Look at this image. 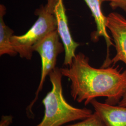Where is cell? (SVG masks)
<instances>
[{
	"label": "cell",
	"mask_w": 126,
	"mask_h": 126,
	"mask_svg": "<svg viewBox=\"0 0 126 126\" xmlns=\"http://www.w3.org/2000/svg\"><path fill=\"white\" fill-rule=\"evenodd\" d=\"M63 76L71 82V95L74 100L87 105L98 97H106V103L118 104L126 93V70L119 66L97 69L91 66L89 58L76 54L71 66L60 69Z\"/></svg>",
	"instance_id": "6da1fadb"
},
{
	"label": "cell",
	"mask_w": 126,
	"mask_h": 126,
	"mask_svg": "<svg viewBox=\"0 0 126 126\" xmlns=\"http://www.w3.org/2000/svg\"><path fill=\"white\" fill-rule=\"evenodd\" d=\"M49 76L52 89L42 100L44 116L36 126H63L68 122L83 120L92 115L91 109L75 108L68 103L63 94V76L60 68L56 67Z\"/></svg>",
	"instance_id": "7a4b0ae2"
},
{
	"label": "cell",
	"mask_w": 126,
	"mask_h": 126,
	"mask_svg": "<svg viewBox=\"0 0 126 126\" xmlns=\"http://www.w3.org/2000/svg\"><path fill=\"white\" fill-rule=\"evenodd\" d=\"M57 1L47 0L44 6L36 10L35 14L38 16L36 22L25 34L13 35L11 42L15 50L20 57L30 60L37 46L50 33L57 30L54 14Z\"/></svg>",
	"instance_id": "3957f363"
},
{
	"label": "cell",
	"mask_w": 126,
	"mask_h": 126,
	"mask_svg": "<svg viewBox=\"0 0 126 126\" xmlns=\"http://www.w3.org/2000/svg\"><path fill=\"white\" fill-rule=\"evenodd\" d=\"M60 39L57 30L50 33L42 41L35 49V51L39 54L41 59V75L40 81L35 93V98L26 108V113L29 118H32L34 116L32 108L42 90L46 77L56 67L57 57L59 54L64 50L63 44L60 42Z\"/></svg>",
	"instance_id": "277c9868"
},
{
	"label": "cell",
	"mask_w": 126,
	"mask_h": 126,
	"mask_svg": "<svg viewBox=\"0 0 126 126\" xmlns=\"http://www.w3.org/2000/svg\"><path fill=\"white\" fill-rule=\"evenodd\" d=\"M54 14L57 22V31L64 48L63 65L70 66L76 56L75 51L79 44L74 41L71 34L63 0H59L55 5Z\"/></svg>",
	"instance_id": "5b68a950"
},
{
	"label": "cell",
	"mask_w": 126,
	"mask_h": 126,
	"mask_svg": "<svg viewBox=\"0 0 126 126\" xmlns=\"http://www.w3.org/2000/svg\"><path fill=\"white\" fill-rule=\"evenodd\" d=\"M106 21V27L111 33L116 50V54L110 60L109 66L119 61L126 65V19L120 14L113 12L107 16Z\"/></svg>",
	"instance_id": "8992f818"
},
{
	"label": "cell",
	"mask_w": 126,
	"mask_h": 126,
	"mask_svg": "<svg viewBox=\"0 0 126 126\" xmlns=\"http://www.w3.org/2000/svg\"><path fill=\"white\" fill-rule=\"evenodd\" d=\"M90 104L105 126H126V107L103 103L96 99Z\"/></svg>",
	"instance_id": "52a82bcc"
},
{
	"label": "cell",
	"mask_w": 126,
	"mask_h": 126,
	"mask_svg": "<svg viewBox=\"0 0 126 126\" xmlns=\"http://www.w3.org/2000/svg\"><path fill=\"white\" fill-rule=\"evenodd\" d=\"M84 0L91 10L92 16L94 19L96 25V31L93 33L92 39L96 41L99 37L102 36L106 42L108 48V54L107 59L104 63L102 67H108L111 60L109 58V48L111 46H114V45L113 44L111 38L109 36L107 31V16H105L104 15L101 9V5L102 2L101 0Z\"/></svg>",
	"instance_id": "ba28073f"
},
{
	"label": "cell",
	"mask_w": 126,
	"mask_h": 126,
	"mask_svg": "<svg viewBox=\"0 0 126 126\" xmlns=\"http://www.w3.org/2000/svg\"><path fill=\"white\" fill-rule=\"evenodd\" d=\"M6 12V9L3 5H0V56L7 54L14 56L17 54L12 46L11 38L14 31L6 25L3 20V16Z\"/></svg>",
	"instance_id": "9c48e42d"
},
{
	"label": "cell",
	"mask_w": 126,
	"mask_h": 126,
	"mask_svg": "<svg viewBox=\"0 0 126 126\" xmlns=\"http://www.w3.org/2000/svg\"><path fill=\"white\" fill-rule=\"evenodd\" d=\"M65 126H105V125L98 114L94 112L91 116L80 122Z\"/></svg>",
	"instance_id": "30bf717a"
},
{
	"label": "cell",
	"mask_w": 126,
	"mask_h": 126,
	"mask_svg": "<svg viewBox=\"0 0 126 126\" xmlns=\"http://www.w3.org/2000/svg\"><path fill=\"white\" fill-rule=\"evenodd\" d=\"M110 5L113 9L119 8L126 12V0H114L110 2Z\"/></svg>",
	"instance_id": "8fae6325"
},
{
	"label": "cell",
	"mask_w": 126,
	"mask_h": 126,
	"mask_svg": "<svg viewBox=\"0 0 126 126\" xmlns=\"http://www.w3.org/2000/svg\"><path fill=\"white\" fill-rule=\"evenodd\" d=\"M13 117L11 115H3L1 117L0 126H9L13 122Z\"/></svg>",
	"instance_id": "7c38bea8"
},
{
	"label": "cell",
	"mask_w": 126,
	"mask_h": 126,
	"mask_svg": "<svg viewBox=\"0 0 126 126\" xmlns=\"http://www.w3.org/2000/svg\"><path fill=\"white\" fill-rule=\"evenodd\" d=\"M118 105L122 107H126V93L124 95L122 99L118 103Z\"/></svg>",
	"instance_id": "4fadbf2b"
},
{
	"label": "cell",
	"mask_w": 126,
	"mask_h": 126,
	"mask_svg": "<svg viewBox=\"0 0 126 126\" xmlns=\"http://www.w3.org/2000/svg\"><path fill=\"white\" fill-rule=\"evenodd\" d=\"M113 0H101L102 2H104V1H109L111 2V1H112Z\"/></svg>",
	"instance_id": "5bb4252c"
}]
</instances>
